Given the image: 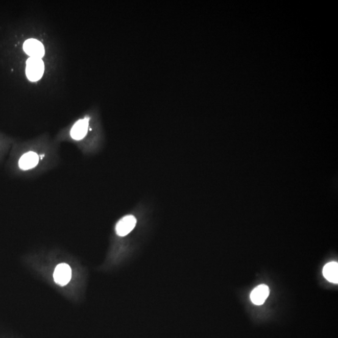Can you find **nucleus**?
Listing matches in <instances>:
<instances>
[{
    "label": "nucleus",
    "instance_id": "nucleus-8",
    "mask_svg": "<svg viewBox=\"0 0 338 338\" xmlns=\"http://www.w3.org/2000/svg\"><path fill=\"white\" fill-rule=\"evenodd\" d=\"M323 276L328 281L332 283L338 282V264L336 262H329L325 265L323 271Z\"/></svg>",
    "mask_w": 338,
    "mask_h": 338
},
{
    "label": "nucleus",
    "instance_id": "nucleus-2",
    "mask_svg": "<svg viewBox=\"0 0 338 338\" xmlns=\"http://www.w3.org/2000/svg\"><path fill=\"white\" fill-rule=\"evenodd\" d=\"M95 114L80 118L70 127L63 129L55 140L58 143L68 142L74 144L85 156L95 154L101 148L102 134Z\"/></svg>",
    "mask_w": 338,
    "mask_h": 338
},
{
    "label": "nucleus",
    "instance_id": "nucleus-9",
    "mask_svg": "<svg viewBox=\"0 0 338 338\" xmlns=\"http://www.w3.org/2000/svg\"></svg>",
    "mask_w": 338,
    "mask_h": 338
},
{
    "label": "nucleus",
    "instance_id": "nucleus-6",
    "mask_svg": "<svg viewBox=\"0 0 338 338\" xmlns=\"http://www.w3.org/2000/svg\"><path fill=\"white\" fill-rule=\"evenodd\" d=\"M71 278V268L68 264H60L55 268L54 273L55 281L61 286H65L70 281Z\"/></svg>",
    "mask_w": 338,
    "mask_h": 338
},
{
    "label": "nucleus",
    "instance_id": "nucleus-5",
    "mask_svg": "<svg viewBox=\"0 0 338 338\" xmlns=\"http://www.w3.org/2000/svg\"><path fill=\"white\" fill-rule=\"evenodd\" d=\"M25 52L31 58L41 59L45 54V49L40 41L35 39H29L23 44Z\"/></svg>",
    "mask_w": 338,
    "mask_h": 338
},
{
    "label": "nucleus",
    "instance_id": "nucleus-1",
    "mask_svg": "<svg viewBox=\"0 0 338 338\" xmlns=\"http://www.w3.org/2000/svg\"><path fill=\"white\" fill-rule=\"evenodd\" d=\"M59 145L47 135H41L16 146L12 158L16 174L32 179L56 168L60 161Z\"/></svg>",
    "mask_w": 338,
    "mask_h": 338
},
{
    "label": "nucleus",
    "instance_id": "nucleus-4",
    "mask_svg": "<svg viewBox=\"0 0 338 338\" xmlns=\"http://www.w3.org/2000/svg\"><path fill=\"white\" fill-rule=\"evenodd\" d=\"M136 218L132 215H127L119 220L115 226V232L118 236L128 235L136 226Z\"/></svg>",
    "mask_w": 338,
    "mask_h": 338
},
{
    "label": "nucleus",
    "instance_id": "nucleus-7",
    "mask_svg": "<svg viewBox=\"0 0 338 338\" xmlns=\"http://www.w3.org/2000/svg\"><path fill=\"white\" fill-rule=\"evenodd\" d=\"M269 295H270V288L267 285H259L253 290L250 295L252 303L255 305L260 306L264 303Z\"/></svg>",
    "mask_w": 338,
    "mask_h": 338
},
{
    "label": "nucleus",
    "instance_id": "nucleus-3",
    "mask_svg": "<svg viewBox=\"0 0 338 338\" xmlns=\"http://www.w3.org/2000/svg\"><path fill=\"white\" fill-rule=\"evenodd\" d=\"M44 63L41 59L30 57L27 62L26 73L28 79L32 82H37L43 76Z\"/></svg>",
    "mask_w": 338,
    "mask_h": 338
}]
</instances>
